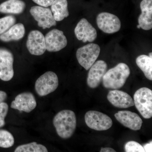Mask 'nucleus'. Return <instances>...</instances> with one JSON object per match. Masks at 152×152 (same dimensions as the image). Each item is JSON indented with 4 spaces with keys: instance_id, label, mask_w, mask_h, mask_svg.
I'll return each instance as SVG.
<instances>
[{
    "instance_id": "nucleus-22",
    "label": "nucleus",
    "mask_w": 152,
    "mask_h": 152,
    "mask_svg": "<svg viewBox=\"0 0 152 152\" xmlns=\"http://www.w3.org/2000/svg\"><path fill=\"white\" fill-rule=\"evenodd\" d=\"M15 152H48L46 148L42 144L36 142L21 145L17 147Z\"/></svg>"
},
{
    "instance_id": "nucleus-10",
    "label": "nucleus",
    "mask_w": 152,
    "mask_h": 152,
    "mask_svg": "<svg viewBox=\"0 0 152 152\" xmlns=\"http://www.w3.org/2000/svg\"><path fill=\"white\" fill-rule=\"evenodd\" d=\"M26 46L31 54L37 56L43 54L46 50L44 35L37 30L30 32L28 37Z\"/></svg>"
},
{
    "instance_id": "nucleus-4",
    "label": "nucleus",
    "mask_w": 152,
    "mask_h": 152,
    "mask_svg": "<svg viewBox=\"0 0 152 152\" xmlns=\"http://www.w3.org/2000/svg\"><path fill=\"white\" fill-rule=\"evenodd\" d=\"M100 53V48L97 44L90 43L79 48L76 53L78 61L86 70L89 69L96 61Z\"/></svg>"
},
{
    "instance_id": "nucleus-18",
    "label": "nucleus",
    "mask_w": 152,
    "mask_h": 152,
    "mask_svg": "<svg viewBox=\"0 0 152 152\" xmlns=\"http://www.w3.org/2000/svg\"><path fill=\"white\" fill-rule=\"evenodd\" d=\"M25 34L24 26L22 23L14 25L7 31L0 35V40L4 42L17 41L23 37Z\"/></svg>"
},
{
    "instance_id": "nucleus-28",
    "label": "nucleus",
    "mask_w": 152,
    "mask_h": 152,
    "mask_svg": "<svg viewBox=\"0 0 152 152\" xmlns=\"http://www.w3.org/2000/svg\"><path fill=\"white\" fill-rule=\"evenodd\" d=\"M143 147L145 152H151L152 151V141L149 143L146 144L144 145Z\"/></svg>"
},
{
    "instance_id": "nucleus-2",
    "label": "nucleus",
    "mask_w": 152,
    "mask_h": 152,
    "mask_svg": "<svg viewBox=\"0 0 152 152\" xmlns=\"http://www.w3.org/2000/svg\"><path fill=\"white\" fill-rule=\"evenodd\" d=\"M130 75V70L127 65L120 63L106 72L103 77V85L106 88L119 89L124 86Z\"/></svg>"
},
{
    "instance_id": "nucleus-1",
    "label": "nucleus",
    "mask_w": 152,
    "mask_h": 152,
    "mask_svg": "<svg viewBox=\"0 0 152 152\" xmlns=\"http://www.w3.org/2000/svg\"><path fill=\"white\" fill-rule=\"evenodd\" d=\"M53 123L60 137L69 138L73 135L77 126L75 114L70 110L61 111L54 118Z\"/></svg>"
},
{
    "instance_id": "nucleus-24",
    "label": "nucleus",
    "mask_w": 152,
    "mask_h": 152,
    "mask_svg": "<svg viewBox=\"0 0 152 152\" xmlns=\"http://www.w3.org/2000/svg\"><path fill=\"white\" fill-rule=\"evenodd\" d=\"M15 23V18L13 16H7L0 18V35L7 31Z\"/></svg>"
},
{
    "instance_id": "nucleus-3",
    "label": "nucleus",
    "mask_w": 152,
    "mask_h": 152,
    "mask_svg": "<svg viewBox=\"0 0 152 152\" xmlns=\"http://www.w3.org/2000/svg\"><path fill=\"white\" fill-rule=\"evenodd\" d=\"M134 105L145 119L152 117V91L143 87L138 90L134 96Z\"/></svg>"
},
{
    "instance_id": "nucleus-6",
    "label": "nucleus",
    "mask_w": 152,
    "mask_h": 152,
    "mask_svg": "<svg viewBox=\"0 0 152 152\" xmlns=\"http://www.w3.org/2000/svg\"><path fill=\"white\" fill-rule=\"evenodd\" d=\"M85 119L88 126L95 130H107L113 126V121L110 117L96 111L87 112L85 115Z\"/></svg>"
},
{
    "instance_id": "nucleus-13",
    "label": "nucleus",
    "mask_w": 152,
    "mask_h": 152,
    "mask_svg": "<svg viewBox=\"0 0 152 152\" xmlns=\"http://www.w3.org/2000/svg\"><path fill=\"white\" fill-rule=\"evenodd\" d=\"M76 37L83 42H92L97 36L96 30L85 18L82 19L78 23L75 29Z\"/></svg>"
},
{
    "instance_id": "nucleus-19",
    "label": "nucleus",
    "mask_w": 152,
    "mask_h": 152,
    "mask_svg": "<svg viewBox=\"0 0 152 152\" xmlns=\"http://www.w3.org/2000/svg\"><path fill=\"white\" fill-rule=\"evenodd\" d=\"M26 8V3L22 0H8L0 4V12L20 14Z\"/></svg>"
},
{
    "instance_id": "nucleus-30",
    "label": "nucleus",
    "mask_w": 152,
    "mask_h": 152,
    "mask_svg": "<svg viewBox=\"0 0 152 152\" xmlns=\"http://www.w3.org/2000/svg\"><path fill=\"white\" fill-rule=\"evenodd\" d=\"M100 152H116V151L110 148H102Z\"/></svg>"
},
{
    "instance_id": "nucleus-25",
    "label": "nucleus",
    "mask_w": 152,
    "mask_h": 152,
    "mask_svg": "<svg viewBox=\"0 0 152 152\" xmlns=\"http://www.w3.org/2000/svg\"><path fill=\"white\" fill-rule=\"evenodd\" d=\"M125 151L126 152H145L143 147L139 143L135 141H129L125 146Z\"/></svg>"
},
{
    "instance_id": "nucleus-8",
    "label": "nucleus",
    "mask_w": 152,
    "mask_h": 152,
    "mask_svg": "<svg viewBox=\"0 0 152 152\" xmlns=\"http://www.w3.org/2000/svg\"><path fill=\"white\" fill-rule=\"evenodd\" d=\"M30 12L38 22V26L44 29L50 28L56 25V22L50 9L42 6H34L31 7Z\"/></svg>"
},
{
    "instance_id": "nucleus-31",
    "label": "nucleus",
    "mask_w": 152,
    "mask_h": 152,
    "mask_svg": "<svg viewBox=\"0 0 152 152\" xmlns=\"http://www.w3.org/2000/svg\"><path fill=\"white\" fill-rule=\"evenodd\" d=\"M149 56L151 57V58H152V53H149Z\"/></svg>"
},
{
    "instance_id": "nucleus-12",
    "label": "nucleus",
    "mask_w": 152,
    "mask_h": 152,
    "mask_svg": "<svg viewBox=\"0 0 152 152\" xmlns=\"http://www.w3.org/2000/svg\"><path fill=\"white\" fill-rule=\"evenodd\" d=\"M107 69L104 61L99 60L94 63L90 68L87 78V84L90 88H95L99 86Z\"/></svg>"
},
{
    "instance_id": "nucleus-14",
    "label": "nucleus",
    "mask_w": 152,
    "mask_h": 152,
    "mask_svg": "<svg viewBox=\"0 0 152 152\" xmlns=\"http://www.w3.org/2000/svg\"><path fill=\"white\" fill-rule=\"evenodd\" d=\"M37 103L34 96L29 92L19 94L12 101L11 104L12 108L20 111L29 113L37 107Z\"/></svg>"
},
{
    "instance_id": "nucleus-20",
    "label": "nucleus",
    "mask_w": 152,
    "mask_h": 152,
    "mask_svg": "<svg viewBox=\"0 0 152 152\" xmlns=\"http://www.w3.org/2000/svg\"><path fill=\"white\" fill-rule=\"evenodd\" d=\"M51 10L56 21H61L69 16L67 0H54L51 5Z\"/></svg>"
},
{
    "instance_id": "nucleus-32",
    "label": "nucleus",
    "mask_w": 152,
    "mask_h": 152,
    "mask_svg": "<svg viewBox=\"0 0 152 152\" xmlns=\"http://www.w3.org/2000/svg\"><path fill=\"white\" fill-rule=\"evenodd\" d=\"M137 28H140V26H139V25H138L137 26Z\"/></svg>"
},
{
    "instance_id": "nucleus-23",
    "label": "nucleus",
    "mask_w": 152,
    "mask_h": 152,
    "mask_svg": "<svg viewBox=\"0 0 152 152\" xmlns=\"http://www.w3.org/2000/svg\"><path fill=\"white\" fill-rule=\"evenodd\" d=\"M15 143L13 136L8 131L0 130V147L9 148L13 146Z\"/></svg>"
},
{
    "instance_id": "nucleus-7",
    "label": "nucleus",
    "mask_w": 152,
    "mask_h": 152,
    "mask_svg": "<svg viewBox=\"0 0 152 152\" xmlns=\"http://www.w3.org/2000/svg\"><path fill=\"white\" fill-rule=\"evenodd\" d=\"M98 27L106 34L117 32L121 28V22L117 16L110 13L102 12L96 18Z\"/></svg>"
},
{
    "instance_id": "nucleus-5",
    "label": "nucleus",
    "mask_w": 152,
    "mask_h": 152,
    "mask_svg": "<svg viewBox=\"0 0 152 152\" xmlns=\"http://www.w3.org/2000/svg\"><path fill=\"white\" fill-rule=\"evenodd\" d=\"M58 84V78L56 74L50 71L44 73L37 80L35 89L39 96H44L55 91Z\"/></svg>"
},
{
    "instance_id": "nucleus-26",
    "label": "nucleus",
    "mask_w": 152,
    "mask_h": 152,
    "mask_svg": "<svg viewBox=\"0 0 152 152\" xmlns=\"http://www.w3.org/2000/svg\"><path fill=\"white\" fill-rule=\"evenodd\" d=\"M9 107L6 103L0 104V128L2 127L5 125V118L8 112Z\"/></svg>"
},
{
    "instance_id": "nucleus-27",
    "label": "nucleus",
    "mask_w": 152,
    "mask_h": 152,
    "mask_svg": "<svg viewBox=\"0 0 152 152\" xmlns=\"http://www.w3.org/2000/svg\"><path fill=\"white\" fill-rule=\"evenodd\" d=\"M34 2L42 7H47L51 6L54 0H32Z\"/></svg>"
},
{
    "instance_id": "nucleus-29",
    "label": "nucleus",
    "mask_w": 152,
    "mask_h": 152,
    "mask_svg": "<svg viewBox=\"0 0 152 152\" xmlns=\"http://www.w3.org/2000/svg\"><path fill=\"white\" fill-rule=\"evenodd\" d=\"M7 97V93L3 91H0V104L3 102Z\"/></svg>"
},
{
    "instance_id": "nucleus-11",
    "label": "nucleus",
    "mask_w": 152,
    "mask_h": 152,
    "mask_svg": "<svg viewBox=\"0 0 152 152\" xmlns=\"http://www.w3.org/2000/svg\"><path fill=\"white\" fill-rule=\"evenodd\" d=\"M14 57L10 52L0 49V79L9 81L13 77Z\"/></svg>"
},
{
    "instance_id": "nucleus-21",
    "label": "nucleus",
    "mask_w": 152,
    "mask_h": 152,
    "mask_svg": "<svg viewBox=\"0 0 152 152\" xmlns=\"http://www.w3.org/2000/svg\"><path fill=\"white\" fill-rule=\"evenodd\" d=\"M136 64L142 71L146 77L152 80V58L146 55H141L136 59Z\"/></svg>"
},
{
    "instance_id": "nucleus-16",
    "label": "nucleus",
    "mask_w": 152,
    "mask_h": 152,
    "mask_svg": "<svg viewBox=\"0 0 152 152\" xmlns=\"http://www.w3.org/2000/svg\"><path fill=\"white\" fill-rule=\"evenodd\" d=\"M107 98L112 104L120 108H127L134 105L132 97L123 91L117 89L110 91Z\"/></svg>"
},
{
    "instance_id": "nucleus-17",
    "label": "nucleus",
    "mask_w": 152,
    "mask_h": 152,
    "mask_svg": "<svg viewBox=\"0 0 152 152\" xmlns=\"http://www.w3.org/2000/svg\"><path fill=\"white\" fill-rule=\"evenodd\" d=\"M142 13L138 18L139 25L148 31L152 28V0H142L140 3Z\"/></svg>"
},
{
    "instance_id": "nucleus-15",
    "label": "nucleus",
    "mask_w": 152,
    "mask_h": 152,
    "mask_svg": "<svg viewBox=\"0 0 152 152\" xmlns=\"http://www.w3.org/2000/svg\"><path fill=\"white\" fill-rule=\"evenodd\" d=\"M115 117L123 126L132 130H139L141 128L142 121L136 113L129 111H121L115 114Z\"/></svg>"
},
{
    "instance_id": "nucleus-9",
    "label": "nucleus",
    "mask_w": 152,
    "mask_h": 152,
    "mask_svg": "<svg viewBox=\"0 0 152 152\" xmlns=\"http://www.w3.org/2000/svg\"><path fill=\"white\" fill-rule=\"evenodd\" d=\"M46 50L50 52H58L65 48L67 40L62 31L54 29L46 35Z\"/></svg>"
}]
</instances>
